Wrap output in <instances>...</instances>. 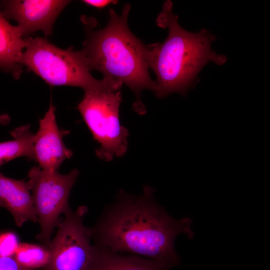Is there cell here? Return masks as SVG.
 Returning a JSON list of instances; mask_svg holds the SVG:
<instances>
[{
  "mask_svg": "<svg viewBox=\"0 0 270 270\" xmlns=\"http://www.w3.org/2000/svg\"><path fill=\"white\" fill-rule=\"evenodd\" d=\"M154 192L148 186L139 196L120 190L115 201L90 228L94 244L116 252L170 261L178 266L180 258L174 241L180 234L193 238L192 220L170 216L156 202Z\"/></svg>",
  "mask_w": 270,
  "mask_h": 270,
  "instance_id": "1",
  "label": "cell"
},
{
  "mask_svg": "<svg viewBox=\"0 0 270 270\" xmlns=\"http://www.w3.org/2000/svg\"><path fill=\"white\" fill-rule=\"evenodd\" d=\"M130 4L124 5L122 14L109 10V19L102 29L93 30L86 22V38L82 50L90 70L102 72L104 78L124 84L134 94L133 108L144 114L146 108L140 100L142 90L148 89L156 94L158 85L148 72V46L130 30L128 18Z\"/></svg>",
  "mask_w": 270,
  "mask_h": 270,
  "instance_id": "2",
  "label": "cell"
},
{
  "mask_svg": "<svg viewBox=\"0 0 270 270\" xmlns=\"http://www.w3.org/2000/svg\"><path fill=\"white\" fill-rule=\"evenodd\" d=\"M156 22L168 30L163 42L148 46V64L156 75L158 89L155 94L158 97L174 92L185 94L207 63L222 65L226 62V56L211 49L216 37L208 30L191 32L178 24L170 1L164 2Z\"/></svg>",
  "mask_w": 270,
  "mask_h": 270,
  "instance_id": "3",
  "label": "cell"
},
{
  "mask_svg": "<svg viewBox=\"0 0 270 270\" xmlns=\"http://www.w3.org/2000/svg\"><path fill=\"white\" fill-rule=\"evenodd\" d=\"M22 64L51 86H68L96 92L122 86L112 80H98L90 72L84 52L58 48L42 38H24Z\"/></svg>",
  "mask_w": 270,
  "mask_h": 270,
  "instance_id": "4",
  "label": "cell"
},
{
  "mask_svg": "<svg viewBox=\"0 0 270 270\" xmlns=\"http://www.w3.org/2000/svg\"><path fill=\"white\" fill-rule=\"evenodd\" d=\"M121 88L84 92L76 108L94 139L100 144L96 155L106 162L124 156L128 147V131L120 120Z\"/></svg>",
  "mask_w": 270,
  "mask_h": 270,
  "instance_id": "5",
  "label": "cell"
},
{
  "mask_svg": "<svg viewBox=\"0 0 270 270\" xmlns=\"http://www.w3.org/2000/svg\"><path fill=\"white\" fill-rule=\"evenodd\" d=\"M78 175L76 168L65 174L45 170L39 166L29 170L27 182L40 226L36 237L44 245L50 244L54 230L61 221L60 216L72 210L68 200Z\"/></svg>",
  "mask_w": 270,
  "mask_h": 270,
  "instance_id": "6",
  "label": "cell"
},
{
  "mask_svg": "<svg viewBox=\"0 0 270 270\" xmlns=\"http://www.w3.org/2000/svg\"><path fill=\"white\" fill-rule=\"evenodd\" d=\"M87 212L82 206L64 214L48 246L50 258L44 270H85L94 250L90 228L84 224Z\"/></svg>",
  "mask_w": 270,
  "mask_h": 270,
  "instance_id": "7",
  "label": "cell"
},
{
  "mask_svg": "<svg viewBox=\"0 0 270 270\" xmlns=\"http://www.w3.org/2000/svg\"><path fill=\"white\" fill-rule=\"evenodd\" d=\"M62 0H8L0 4V12L8 20L18 23L23 37L41 30L51 34L54 22L70 3Z\"/></svg>",
  "mask_w": 270,
  "mask_h": 270,
  "instance_id": "8",
  "label": "cell"
},
{
  "mask_svg": "<svg viewBox=\"0 0 270 270\" xmlns=\"http://www.w3.org/2000/svg\"><path fill=\"white\" fill-rule=\"evenodd\" d=\"M55 112L51 102L44 117L40 120L34 145V160L42 169L50 172L58 171L62 162L73 155L62 140L68 131L58 128Z\"/></svg>",
  "mask_w": 270,
  "mask_h": 270,
  "instance_id": "9",
  "label": "cell"
},
{
  "mask_svg": "<svg viewBox=\"0 0 270 270\" xmlns=\"http://www.w3.org/2000/svg\"><path fill=\"white\" fill-rule=\"evenodd\" d=\"M176 266L170 261L116 252L94 244L92 255L85 270H170Z\"/></svg>",
  "mask_w": 270,
  "mask_h": 270,
  "instance_id": "10",
  "label": "cell"
},
{
  "mask_svg": "<svg viewBox=\"0 0 270 270\" xmlns=\"http://www.w3.org/2000/svg\"><path fill=\"white\" fill-rule=\"evenodd\" d=\"M0 206L12 214L20 227L28 221L38 222L30 188L28 182L16 180L0 173Z\"/></svg>",
  "mask_w": 270,
  "mask_h": 270,
  "instance_id": "11",
  "label": "cell"
},
{
  "mask_svg": "<svg viewBox=\"0 0 270 270\" xmlns=\"http://www.w3.org/2000/svg\"><path fill=\"white\" fill-rule=\"evenodd\" d=\"M20 28L11 24L0 12V70L18 78L26 46Z\"/></svg>",
  "mask_w": 270,
  "mask_h": 270,
  "instance_id": "12",
  "label": "cell"
},
{
  "mask_svg": "<svg viewBox=\"0 0 270 270\" xmlns=\"http://www.w3.org/2000/svg\"><path fill=\"white\" fill-rule=\"evenodd\" d=\"M10 134L12 140L0 142V166L20 156L34 160V134L31 132L30 125L18 127Z\"/></svg>",
  "mask_w": 270,
  "mask_h": 270,
  "instance_id": "13",
  "label": "cell"
},
{
  "mask_svg": "<svg viewBox=\"0 0 270 270\" xmlns=\"http://www.w3.org/2000/svg\"><path fill=\"white\" fill-rule=\"evenodd\" d=\"M22 266L32 270L45 268L48 264L50 253L48 246L20 243L13 256Z\"/></svg>",
  "mask_w": 270,
  "mask_h": 270,
  "instance_id": "14",
  "label": "cell"
},
{
  "mask_svg": "<svg viewBox=\"0 0 270 270\" xmlns=\"http://www.w3.org/2000/svg\"><path fill=\"white\" fill-rule=\"evenodd\" d=\"M20 243L14 232H6L0 233V257L14 256Z\"/></svg>",
  "mask_w": 270,
  "mask_h": 270,
  "instance_id": "15",
  "label": "cell"
},
{
  "mask_svg": "<svg viewBox=\"0 0 270 270\" xmlns=\"http://www.w3.org/2000/svg\"><path fill=\"white\" fill-rule=\"evenodd\" d=\"M0 270H35L20 265L13 256L0 257Z\"/></svg>",
  "mask_w": 270,
  "mask_h": 270,
  "instance_id": "16",
  "label": "cell"
},
{
  "mask_svg": "<svg viewBox=\"0 0 270 270\" xmlns=\"http://www.w3.org/2000/svg\"><path fill=\"white\" fill-rule=\"evenodd\" d=\"M82 2L86 4L96 8H104L110 4H115L118 1L112 0H84Z\"/></svg>",
  "mask_w": 270,
  "mask_h": 270,
  "instance_id": "17",
  "label": "cell"
},
{
  "mask_svg": "<svg viewBox=\"0 0 270 270\" xmlns=\"http://www.w3.org/2000/svg\"><path fill=\"white\" fill-rule=\"evenodd\" d=\"M10 118L6 114H0V124L6 125L10 122Z\"/></svg>",
  "mask_w": 270,
  "mask_h": 270,
  "instance_id": "18",
  "label": "cell"
}]
</instances>
